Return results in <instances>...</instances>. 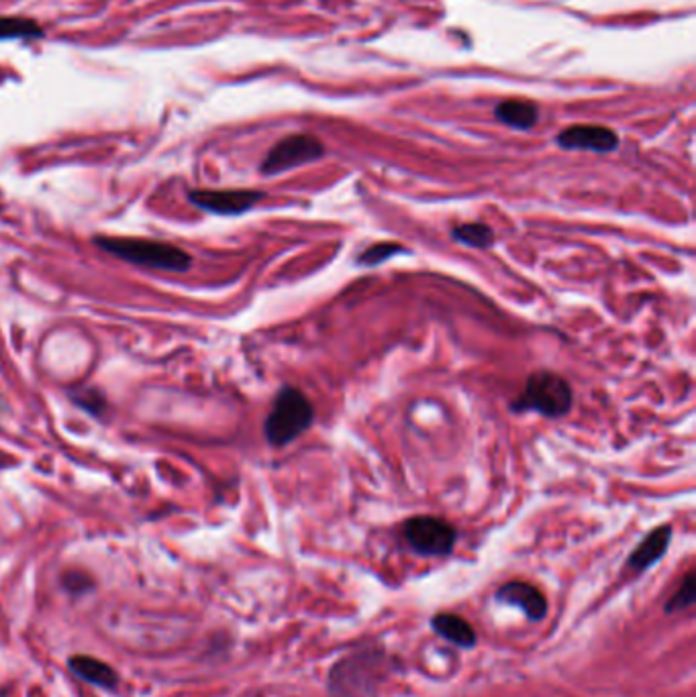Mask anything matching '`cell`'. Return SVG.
Wrapping results in <instances>:
<instances>
[{
	"label": "cell",
	"instance_id": "1",
	"mask_svg": "<svg viewBox=\"0 0 696 697\" xmlns=\"http://www.w3.org/2000/svg\"><path fill=\"white\" fill-rule=\"evenodd\" d=\"M94 245L108 256L150 270L182 273L192 266V257L184 249L154 238L96 237Z\"/></svg>",
	"mask_w": 696,
	"mask_h": 697
},
{
	"label": "cell",
	"instance_id": "2",
	"mask_svg": "<svg viewBox=\"0 0 696 697\" xmlns=\"http://www.w3.org/2000/svg\"><path fill=\"white\" fill-rule=\"evenodd\" d=\"M314 409L311 400L296 388H284L279 391L274 406L270 410L263 435L272 447H286L296 441L302 433L313 425Z\"/></svg>",
	"mask_w": 696,
	"mask_h": 697
},
{
	"label": "cell",
	"instance_id": "3",
	"mask_svg": "<svg viewBox=\"0 0 696 697\" xmlns=\"http://www.w3.org/2000/svg\"><path fill=\"white\" fill-rule=\"evenodd\" d=\"M572 388L562 375L540 372L529 375L521 398L513 404V410L525 412L533 410L550 418H559L572 409Z\"/></svg>",
	"mask_w": 696,
	"mask_h": 697
},
{
	"label": "cell",
	"instance_id": "4",
	"mask_svg": "<svg viewBox=\"0 0 696 697\" xmlns=\"http://www.w3.org/2000/svg\"><path fill=\"white\" fill-rule=\"evenodd\" d=\"M383 663L374 655L349 657L348 661L335 664L331 673V692L335 696H368L381 680Z\"/></svg>",
	"mask_w": 696,
	"mask_h": 697
},
{
	"label": "cell",
	"instance_id": "5",
	"mask_svg": "<svg viewBox=\"0 0 696 697\" xmlns=\"http://www.w3.org/2000/svg\"><path fill=\"white\" fill-rule=\"evenodd\" d=\"M325 155L323 143L313 135H288L268 152L261 162L263 176H279L305 164H313Z\"/></svg>",
	"mask_w": 696,
	"mask_h": 697
},
{
	"label": "cell",
	"instance_id": "6",
	"mask_svg": "<svg viewBox=\"0 0 696 697\" xmlns=\"http://www.w3.org/2000/svg\"><path fill=\"white\" fill-rule=\"evenodd\" d=\"M404 539L407 543L411 544L413 551H417L421 555L427 557H443L452 553L453 544H455V528L441 520V518H434V516H417L411 518L404 528Z\"/></svg>",
	"mask_w": 696,
	"mask_h": 697
},
{
	"label": "cell",
	"instance_id": "7",
	"mask_svg": "<svg viewBox=\"0 0 696 697\" xmlns=\"http://www.w3.org/2000/svg\"><path fill=\"white\" fill-rule=\"evenodd\" d=\"M263 198V192L258 190H191V205L221 217H240Z\"/></svg>",
	"mask_w": 696,
	"mask_h": 697
},
{
	"label": "cell",
	"instance_id": "8",
	"mask_svg": "<svg viewBox=\"0 0 696 697\" xmlns=\"http://www.w3.org/2000/svg\"><path fill=\"white\" fill-rule=\"evenodd\" d=\"M557 145L562 150H582L594 154H610L619 147V137L609 127L601 125H575L564 129L556 137Z\"/></svg>",
	"mask_w": 696,
	"mask_h": 697
},
{
	"label": "cell",
	"instance_id": "9",
	"mask_svg": "<svg viewBox=\"0 0 696 697\" xmlns=\"http://www.w3.org/2000/svg\"><path fill=\"white\" fill-rule=\"evenodd\" d=\"M497 599L519 608L529 620H541L547 614L545 595L541 594L538 588L523 583V581H511V583L503 585L497 592Z\"/></svg>",
	"mask_w": 696,
	"mask_h": 697
},
{
	"label": "cell",
	"instance_id": "10",
	"mask_svg": "<svg viewBox=\"0 0 696 697\" xmlns=\"http://www.w3.org/2000/svg\"><path fill=\"white\" fill-rule=\"evenodd\" d=\"M670 541H672V528L658 527L656 530H652L644 541L640 543V546L631 553L627 565L633 571L649 569L652 565H656L666 555Z\"/></svg>",
	"mask_w": 696,
	"mask_h": 697
},
{
	"label": "cell",
	"instance_id": "11",
	"mask_svg": "<svg viewBox=\"0 0 696 697\" xmlns=\"http://www.w3.org/2000/svg\"><path fill=\"white\" fill-rule=\"evenodd\" d=\"M68 667L72 671L80 677V680L88 681L92 685H99L103 689H117V673L108 667V664L99 661V659H92V657H72L68 661Z\"/></svg>",
	"mask_w": 696,
	"mask_h": 697
},
{
	"label": "cell",
	"instance_id": "12",
	"mask_svg": "<svg viewBox=\"0 0 696 697\" xmlns=\"http://www.w3.org/2000/svg\"><path fill=\"white\" fill-rule=\"evenodd\" d=\"M494 115L501 122H505L506 127L525 131V129H531L538 122L540 108H538V104L529 103V101L511 99V101H503V103L497 104Z\"/></svg>",
	"mask_w": 696,
	"mask_h": 697
},
{
	"label": "cell",
	"instance_id": "13",
	"mask_svg": "<svg viewBox=\"0 0 696 697\" xmlns=\"http://www.w3.org/2000/svg\"><path fill=\"white\" fill-rule=\"evenodd\" d=\"M431 627L439 636L450 641L453 645L462 648H472L476 645V632L472 629L471 622L455 614H437L431 620Z\"/></svg>",
	"mask_w": 696,
	"mask_h": 697
},
{
	"label": "cell",
	"instance_id": "14",
	"mask_svg": "<svg viewBox=\"0 0 696 697\" xmlns=\"http://www.w3.org/2000/svg\"><path fill=\"white\" fill-rule=\"evenodd\" d=\"M452 237L474 249H488L494 243V231L485 222H466L453 229Z\"/></svg>",
	"mask_w": 696,
	"mask_h": 697
},
{
	"label": "cell",
	"instance_id": "15",
	"mask_svg": "<svg viewBox=\"0 0 696 697\" xmlns=\"http://www.w3.org/2000/svg\"><path fill=\"white\" fill-rule=\"evenodd\" d=\"M43 29L39 23L25 17H0V41L11 39H39Z\"/></svg>",
	"mask_w": 696,
	"mask_h": 697
},
{
	"label": "cell",
	"instance_id": "16",
	"mask_svg": "<svg viewBox=\"0 0 696 697\" xmlns=\"http://www.w3.org/2000/svg\"><path fill=\"white\" fill-rule=\"evenodd\" d=\"M404 251H407V249L401 247V245H397V243H378V245L370 247L362 256L358 257V263H360V266H366V268H376V266L384 263L386 259L401 256Z\"/></svg>",
	"mask_w": 696,
	"mask_h": 697
},
{
	"label": "cell",
	"instance_id": "17",
	"mask_svg": "<svg viewBox=\"0 0 696 697\" xmlns=\"http://www.w3.org/2000/svg\"><path fill=\"white\" fill-rule=\"evenodd\" d=\"M696 597V583H695V571L686 573V578L682 581V585L679 588V592L670 597L666 610L668 612H680V610H686L695 604Z\"/></svg>",
	"mask_w": 696,
	"mask_h": 697
}]
</instances>
